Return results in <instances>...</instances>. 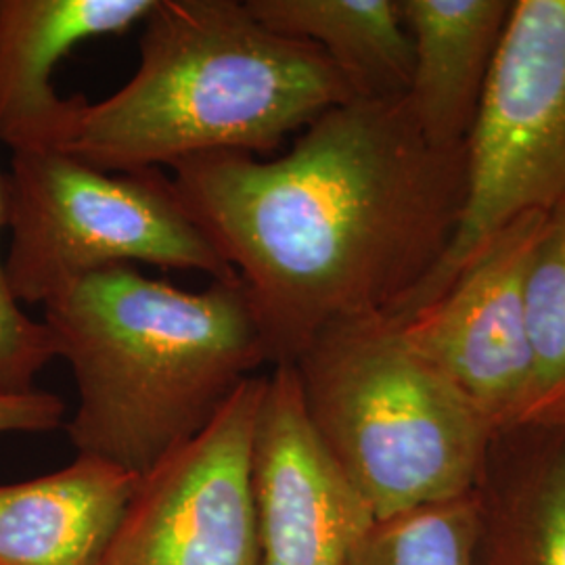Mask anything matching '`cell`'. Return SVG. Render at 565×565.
I'll use <instances>...</instances> for the list:
<instances>
[{
  "label": "cell",
  "mask_w": 565,
  "mask_h": 565,
  "mask_svg": "<svg viewBox=\"0 0 565 565\" xmlns=\"http://www.w3.org/2000/svg\"><path fill=\"white\" fill-rule=\"evenodd\" d=\"M170 172L275 366L327 324L396 310L445 256L465 200V149L434 147L404 99L338 105L281 158L212 153Z\"/></svg>",
  "instance_id": "cell-1"
},
{
  "label": "cell",
  "mask_w": 565,
  "mask_h": 565,
  "mask_svg": "<svg viewBox=\"0 0 565 565\" xmlns=\"http://www.w3.org/2000/svg\"><path fill=\"white\" fill-rule=\"evenodd\" d=\"M44 324L78 390L65 424L76 455L137 478L195 438L268 363L239 277L186 291L114 266L44 303Z\"/></svg>",
  "instance_id": "cell-2"
},
{
  "label": "cell",
  "mask_w": 565,
  "mask_h": 565,
  "mask_svg": "<svg viewBox=\"0 0 565 565\" xmlns=\"http://www.w3.org/2000/svg\"><path fill=\"white\" fill-rule=\"evenodd\" d=\"M141 25L137 72L111 97L82 105L63 149L99 170L264 158L356 99L321 49L270 32L243 0H156Z\"/></svg>",
  "instance_id": "cell-3"
},
{
  "label": "cell",
  "mask_w": 565,
  "mask_h": 565,
  "mask_svg": "<svg viewBox=\"0 0 565 565\" xmlns=\"http://www.w3.org/2000/svg\"><path fill=\"white\" fill-rule=\"evenodd\" d=\"M291 366L310 424L377 520L473 492L494 434L396 319L327 324Z\"/></svg>",
  "instance_id": "cell-4"
},
{
  "label": "cell",
  "mask_w": 565,
  "mask_h": 565,
  "mask_svg": "<svg viewBox=\"0 0 565 565\" xmlns=\"http://www.w3.org/2000/svg\"><path fill=\"white\" fill-rule=\"evenodd\" d=\"M7 205L4 264L21 306H44L72 282L135 263L237 279L158 168L107 172L60 149L15 151Z\"/></svg>",
  "instance_id": "cell-5"
},
{
  "label": "cell",
  "mask_w": 565,
  "mask_h": 565,
  "mask_svg": "<svg viewBox=\"0 0 565 565\" xmlns=\"http://www.w3.org/2000/svg\"><path fill=\"white\" fill-rule=\"evenodd\" d=\"M565 205V0H513L465 145V200L440 263L390 317L440 296L509 224Z\"/></svg>",
  "instance_id": "cell-6"
},
{
  "label": "cell",
  "mask_w": 565,
  "mask_h": 565,
  "mask_svg": "<svg viewBox=\"0 0 565 565\" xmlns=\"http://www.w3.org/2000/svg\"><path fill=\"white\" fill-rule=\"evenodd\" d=\"M264 384L245 380L210 425L139 478L102 565H263L252 445Z\"/></svg>",
  "instance_id": "cell-7"
},
{
  "label": "cell",
  "mask_w": 565,
  "mask_h": 565,
  "mask_svg": "<svg viewBox=\"0 0 565 565\" xmlns=\"http://www.w3.org/2000/svg\"><path fill=\"white\" fill-rule=\"evenodd\" d=\"M546 216L532 212L509 224L440 296L396 319L406 342L461 392L494 436L524 424L532 396L525 275Z\"/></svg>",
  "instance_id": "cell-8"
},
{
  "label": "cell",
  "mask_w": 565,
  "mask_h": 565,
  "mask_svg": "<svg viewBox=\"0 0 565 565\" xmlns=\"http://www.w3.org/2000/svg\"><path fill=\"white\" fill-rule=\"evenodd\" d=\"M252 492L263 565H348L377 520L310 424L291 364L266 375Z\"/></svg>",
  "instance_id": "cell-9"
},
{
  "label": "cell",
  "mask_w": 565,
  "mask_h": 565,
  "mask_svg": "<svg viewBox=\"0 0 565 565\" xmlns=\"http://www.w3.org/2000/svg\"><path fill=\"white\" fill-rule=\"evenodd\" d=\"M156 0H0V142L15 151L60 149L86 97L63 99L53 74L81 42L124 34Z\"/></svg>",
  "instance_id": "cell-10"
},
{
  "label": "cell",
  "mask_w": 565,
  "mask_h": 565,
  "mask_svg": "<svg viewBox=\"0 0 565 565\" xmlns=\"http://www.w3.org/2000/svg\"><path fill=\"white\" fill-rule=\"evenodd\" d=\"M511 9L513 0H401L413 44L404 103L434 147L465 149Z\"/></svg>",
  "instance_id": "cell-11"
},
{
  "label": "cell",
  "mask_w": 565,
  "mask_h": 565,
  "mask_svg": "<svg viewBox=\"0 0 565 565\" xmlns=\"http://www.w3.org/2000/svg\"><path fill=\"white\" fill-rule=\"evenodd\" d=\"M473 499V565H565V429L494 436Z\"/></svg>",
  "instance_id": "cell-12"
},
{
  "label": "cell",
  "mask_w": 565,
  "mask_h": 565,
  "mask_svg": "<svg viewBox=\"0 0 565 565\" xmlns=\"http://www.w3.org/2000/svg\"><path fill=\"white\" fill-rule=\"evenodd\" d=\"M139 478L95 457L0 484V565H102Z\"/></svg>",
  "instance_id": "cell-13"
},
{
  "label": "cell",
  "mask_w": 565,
  "mask_h": 565,
  "mask_svg": "<svg viewBox=\"0 0 565 565\" xmlns=\"http://www.w3.org/2000/svg\"><path fill=\"white\" fill-rule=\"evenodd\" d=\"M275 34L321 49L356 99L403 102L413 44L401 0H243Z\"/></svg>",
  "instance_id": "cell-14"
},
{
  "label": "cell",
  "mask_w": 565,
  "mask_h": 565,
  "mask_svg": "<svg viewBox=\"0 0 565 565\" xmlns=\"http://www.w3.org/2000/svg\"><path fill=\"white\" fill-rule=\"evenodd\" d=\"M525 335L532 396L522 425L565 429V205L546 216L527 264Z\"/></svg>",
  "instance_id": "cell-15"
},
{
  "label": "cell",
  "mask_w": 565,
  "mask_h": 565,
  "mask_svg": "<svg viewBox=\"0 0 565 565\" xmlns=\"http://www.w3.org/2000/svg\"><path fill=\"white\" fill-rule=\"evenodd\" d=\"M473 492L375 520L348 565H473Z\"/></svg>",
  "instance_id": "cell-16"
},
{
  "label": "cell",
  "mask_w": 565,
  "mask_h": 565,
  "mask_svg": "<svg viewBox=\"0 0 565 565\" xmlns=\"http://www.w3.org/2000/svg\"><path fill=\"white\" fill-rule=\"evenodd\" d=\"M9 224L7 172L0 168V233ZM57 359L53 335L44 321H34L11 291L7 264L0 254V396L34 392V380Z\"/></svg>",
  "instance_id": "cell-17"
},
{
  "label": "cell",
  "mask_w": 565,
  "mask_h": 565,
  "mask_svg": "<svg viewBox=\"0 0 565 565\" xmlns=\"http://www.w3.org/2000/svg\"><path fill=\"white\" fill-rule=\"evenodd\" d=\"M65 422V403L53 392L0 396V434H44Z\"/></svg>",
  "instance_id": "cell-18"
}]
</instances>
